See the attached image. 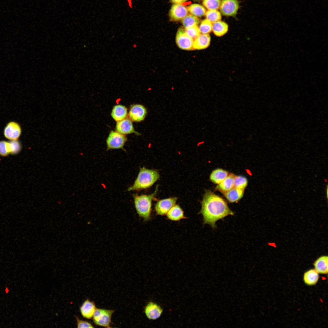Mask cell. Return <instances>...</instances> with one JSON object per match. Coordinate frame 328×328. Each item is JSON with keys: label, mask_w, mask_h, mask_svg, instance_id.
<instances>
[{"label": "cell", "mask_w": 328, "mask_h": 328, "mask_svg": "<svg viewBox=\"0 0 328 328\" xmlns=\"http://www.w3.org/2000/svg\"><path fill=\"white\" fill-rule=\"evenodd\" d=\"M127 113V109L125 106L118 104L113 107L111 114L113 119L118 121L126 118Z\"/></svg>", "instance_id": "cell-22"}, {"label": "cell", "mask_w": 328, "mask_h": 328, "mask_svg": "<svg viewBox=\"0 0 328 328\" xmlns=\"http://www.w3.org/2000/svg\"><path fill=\"white\" fill-rule=\"evenodd\" d=\"M221 0H203V4L208 10H217L219 9Z\"/></svg>", "instance_id": "cell-30"}, {"label": "cell", "mask_w": 328, "mask_h": 328, "mask_svg": "<svg viewBox=\"0 0 328 328\" xmlns=\"http://www.w3.org/2000/svg\"><path fill=\"white\" fill-rule=\"evenodd\" d=\"M167 218L171 220L178 221L187 218L184 215V211L178 205H175L166 214Z\"/></svg>", "instance_id": "cell-19"}, {"label": "cell", "mask_w": 328, "mask_h": 328, "mask_svg": "<svg viewBox=\"0 0 328 328\" xmlns=\"http://www.w3.org/2000/svg\"><path fill=\"white\" fill-rule=\"evenodd\" d=\"M116 129L117 132L124 135L131 133H135L137 135H140L135 130L131 120L128 118L118 121Z\"/></svg>", "instance_id": "cell-13"}, {"label": "cell", "mask_w": 328, "mask_h": 328, "mask_svg": "<svg viewBox=\"0 0 328 328\" xmlns=\"http://www.w3.org/2000/svg\"><path fill=\"white\" fill-rule=\"evenodd\" d=\"M188 0H170V1L174 4H181L184 2Z\"/></svg>", "instance_id": "cell-33"}, {"label": "cell", "mask_w": 328, "mask_h": 328, "mask_svg": "<svg viewBox=\"0 0 328 328\" xmlns=\"http://www.w3.org/2000/svg\"><path fill=\"white\" fill-rule=\"evenodd\" d=\"M199 28L200 33L209 34L212 31V23L207 19H205L202 21Z\"/></svg>", "instance_id": "cell-28"}, {"label": "cell", "mask_w": 328, "mask_h": 328, "mask_svg": "<svg viewBox=\"0 0 328 328\" xmlns=\"http://www.w3.org/2000/svg\"><path fill=\"white\" fill-rule=\"evenodd\" d=\"M22 145L18 140L0 141V156L6 157L10 154L16 155L21 151Z\"/></svg>", "instance_id": "cell-5"}, {"label": "cell", "mask_w": 328, "mask_h": 328, "mask_svg": "<svg viewBox=\"0 0 328 328\" xmlns=\"http://www.w3.org/2000/svg\"><path fill=\"white\" fill-rule=\"evenodd\" d=\"M22 132L20 125L15 121H11L6 124L4 128L3 135L5 137L9 140H15L19 138Z\"/></svg>", "instance_id": "cell-8"}, {"label": "cell", "mask_w": 328, "mask_h": 328, "mask_svg": "<svg viewBox=\"0 0 328 328\" xmlns=\"http://www.w3.org/2000/svg\"><path fill=\"white\" fill-rule=\"evenodd\" d=\"M228 172L222 169H218L214 170L210 176V179L214 183L219 184L228 175Z\"/></svg>", "instance_id": "cell-24"}, {"label": "cell", "mask_w": 328, "mask_h": 328, "mask_svg": "<svg viewBox=\"0 0 328 328\" xmlns=\"http://www.w3.org/2000/svg\"><path fill=\"white\" fill-rule=\"evenodd\" d=\"M176 41L178 46L181 49L189 50L193 49V40L186 34L185 29L182 28L178 29Z\"/></svg>", "instance_id": "cell-7"}, {"label": "cell", "mask_w": 328, "mask_h": 328, "mask_svg": "<svg viewBox=\"0 0 328 328\" xmlns=\"http://www.w3.org/2000/svg\"><path fill=\"white\" fill-rule=\"evenodd\" d=\"M210 41L209 34H200L193 41V49L197 50L206 49L209 46Z\"/></svg>", "instance_id": "cell-16"}, {"label": "cell", "mask_w": 328, "mask_h": 328, "mask_svg": "<svg viewBox=\"0 0 328 328\" xmlns=\"http://www.w3.org/2000/svg\"><path fill=\"white\" fill-rule=\"evenodd\" d=\"M177 198L170 197L158 201L155 206V209L157 215L163 216L167 214L176 203Z\"/></svg>", "instance_id": "cell-10"}, {"label": "cell", "mask_w": 328, "mask_h": 328, "mask_svg": "<svg viewBox=\"0 0 328 328\" xmlns=\"http://www.w3.org/2000/svg\"></svg>", "instance_id": "cell-34"}, {"label": "cell", "mask_w": 328, "mask_h": 328, "mask_svg": "<svg viewBox=\"0 0 328 328\" xmlns=\"http://www.w3.org/2000/svg\"><path fill=\"white\" fill-rule=\"evenodd\" d=\"M248 183V180L246 177L242 176H235L234 187L244 190L247 185Z\"/></svg>", "instance_id": "cell-29"}, {"label": "cell", "mask_w": 328, "mask_h": 328, "mask_svg": "<svg viewBox=\"0 0 328 328\" xmlns=\"http://www.w3.org/2000/svg\"><path fill=\"white\" fill-rule=\"evenodd\" d=\"M185 30L186 34L193 40L200 34L197 25L185 28Z\"/></svg>", "instance_id": "cell-31"}, {"label": "cell", "mask_w": 328, "mask_h": 328, "mask_svg": "<svg viewBox=\"0 0 328 328\" xmlns=\"http://www.w3.org/2000/svg\"><path fill=\"white\" fill-rule=\"evenodd\" d=\"M114 312L113 310L96 308L92 317L94 323L97 326L111 327V318Z\"/></svg>", "instance_id": "cell-4"}, {"label": "cell", "mask_w": 328, "mask_h": 328, "mask_svg": "<svg viewBox=\"0 0 328 328\" xmlns=\"http://www.w3.org/2000/svg\"><path fill=\"white\" fill-rule=\"evenodd\" d=\"M187 8L181 4H174L170 9L169 15L173 21H178L182 20L188 14Z\"/></svg>", "instance_id": "cell-12"}, {"label": "cell", "mask_w": 328, "mask_h": 328, "mask_svg": "<svg viewBox=\"0 0 328 328\" xmlns=\"http://www.w3.org/2000/svg\"><path fill=\"white\" fill-rule=\"evenodd\" d=\"M147 113V109L144 106L140 104H135L131 107L128 115L131 120L138 122L145 119Z\"/></svg>", "instance_id": "cell-11"}, {"label": "cell", "mask_w": 328, "mask_h": 328, "mask_svg": "<svg viewBox=\"0 0 328 328\" xmlns=\"http://www.w3.org/2000/svg\"><path fill=\"white\" fill-rule=\"evenodd\" d=\"M319 278V273L314 269H309L303 275V281L306 285L312 286L316 285Z\"/></svg>", "instance_id": "cell-21"}, {"label": "cell", "mask_w": 328, "mask_h": 328, "mask_svg": "<svg viewBox=\"0 0 328 328\" xmlns=\"http://www.w3.org/2000/svg\"><path fill=\"white\" fill-rule=\"evenodd\" d=\"M206 19L212 23L220 20L221 19L220 13L217 10H208L205 14Z\"/></svg>", "instance_id": "cell-27"}, {"label": "cell", "mask_w": 328, "mask_h": 328, "mask_svg": "<svg viewBox=\"0 0 328 328\" xmlns=\"http://www.w3.org/2000/svg\"><path fill=\"white\" fill-rule=\"evenodd\" d=\"M239 7L237 0H221L219 9L220 13L223 15L235 16Z\"/></svg>", "instance_id": "cell-9"}, {"label": "cell", "mask_w": 328, "mask_h": 328, "mask_svg": "<svg viewBox=\"0 0 328 328\" xmlns=\"http://www.w3.org/2000/svg\"><path fill=\"white\" fill-rule=\"evenodd\" d=\"M158 187L154 192L149 195L137 194L133 195L134 201L136 212L144 221H148L151 218L152 204V200L156 194Z\"/></svg>", "instance_id": "cell-3"}, {"label": "cell", "mask_w": 328, "mask_h": 328, "mask_svg": "<svg viewBox=\"0 0 328 328\" xmlns=\"http://www.w3.org/2000/svg\"><path fill=\"white\" fill-rule=\"evenodd\" d=\"M244 190L234 187L224 194L229 202L236 203L238 201L243 197Z\"/></svg>", "instance_id": "cell-20"}, {"label": "cell", "mask_w": 328, "mask_h": 328, "mask_svg": "<svg viewBox=\"0 0 328 328\" xmlns=\"http://www.w3.org/2000/svg\"><path fill=\"white\" fill-rule=\"evenodd\" d=\"M126 136L118 132L111 131L106 140L107 150L111 149H122L127 141Z\"/></svg>", "instance_id": "cell-6"}, {"label": "cell", "mask_w": 328, "mask_h": 328, "mask_svg": "<svg viewBox=\"0 0 328 328\" xmlns=\"http://www.w3.org/2000/svg\"><path fill=\"white\" fill-rule=\"evenodd\" d=\"M201 208L199 212L203 217V223L216 228V222L227 216H233L234 213L229 208L227 203L221 197L212 192L207 190L201 202Z\"/></svg>", "instance_id": "cell-1"}, {"label": "cell", "mask_w": 328, "mask_h": 328, "mask_svg": "<svg viewBox=\"0 0 328 328\" xmlns=\"http://www.w3.org/2000/svg\"><path fill=\"white\" fill-rule=\"evenodd\" d=\"M200 22V20L197 17L191 14H188L182 20V23L185 28L197 25Z\"/></svg>", "instance_id": "cell-26"}, {"label": "cell", "mask_w": 328, "mask_h": 328, "mask_svg": "<svg viewBox=\"0 0 328 328\" xmlns=\"http://www.w3.org/2000/svg\"><path fill=\"white\" fill-rule=\"evenodd\" d=\"M235 176L230 173L216 187V189L221 192L225 193L234 187Z\"/></svg>", "instance_id": "cell-17"}, {"label": "cell", "mask_w": 328, "mask_h": 328, "mask_svg": "<svg viewBox=\"0 0 328 328\" xmlns=\"http://www.w3.org/2000/svg\"><path fill=\"white\" fill-rule=\"evenodd\" d=\"M159 178V174L157 170L149 169L144 167L140 168L134 183L128 188L127 190L138 191L148 188L152 186Z\"/></svg>", "instance_id": "cell-2"}, {"label": "cell", "mask_w": 328, "mask_h": 328, "mask_svg": "<svg viewBox=\"0 0 328 328\" xmlns=\"http://www.w3.org/2000/svg\"><path fill=\"white\" fill-rule=\"evenodd\" d=\"M228 30V24L224 21L220 20L212 23V31L217 36H223L227 33Z\"/></svg>", "instance_id": "cell-23"}, {"label": "cell", "mask_w": 328, "mask_h": 328, "mask_svg": "<svg viewBox=\"0 0 328 328\" xmlns=\"http://www.w3.org/2000/svg\"><path fill=\"white\" fill-rule=\"evenodd\" d=\"M314 269L319 273L327 274L328 268V257L327 256H322L318 258L314 262Z\"/></svg>", "instance_id": "cell-18"}, {"label": "cell", "mask_w": 328, "mask_h": 328, "mask_svg": "<svg viewBox=\"0 0 328 328\" xmlns=\"http://www.w3.org/2000/svg\"><path fill=\"white\" fill-rule=\"evenodd\" d=\"M187 8L188 11L191 14L196 17H201L203 16L206 12L205 8L203 6L198 4H192Z\"/></svg>", "instance_id": "cell-25"}, {"label": "cell", "mask_w": 328, "mask_h": 328, "mask_svg": "<svg viewBox=\"0 0 328 328\" xmlns=\"http://www.w3.org/2000/svg\"><path fill=\"white\" fill-rule=\"evenodd\" d=\"M96 308L94 302L87 299L83 302L80 307V311L82 316L90 319L92 318Z\"/></svg>", "instance_id": "cell-15"}, {"label": "cell", "mask_w": 328, "mask_h": 328, "mask_svg": "<svg viewBox=\"0 0 328 328\" xmlns=\"http://www.w3.org/2000/svg\"><path fill=\"white\" fill-rule=\"evenodd\" d=\"M163 310L156 303L152 302H149L145 306L144 312L147 317L149 319L155 320L161 316Z\"/></svg>", "instance_id": "cell-14"}, {"label": "cell", "mask_w": 328, "mask_h": 328, "mask_svg": "<svg viewBox=\"0 0 328 328\" xmlns=\"http://www.w3.org/2000/svg\"><path fill=\"white\" fill-rule=\"evenodd\" d=\"M77 321V324L78 328H94V327L92 324L89 322L80 319L77 316H76Z\"/></svg>", "instance_id": "cell-32"}]
</instances>
